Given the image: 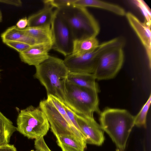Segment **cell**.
<instances>
[{"label":"cell","mask_w":151,"mask_h":151,"mask_svg":"<svg viewBox=\"0 0 151 151\" xmlns=\"http://www.w3.org/2000/svg\"><path fill=\"white\" fill-rule=\"evenodd\" d=\"M17 128L0 111V145L9 143Z\"/></svg>","instance_id":"ffe728a7"},{"label":"cell","mask_w":151,"mask_h":151,"mask_svg":"<svg viewBox=\"0 0 151 151\" xmlns=\"http://www.w3.org/2000/svg\"><path fill=\"white\" fill-rule=\"evenodd\" d=\"M70 29L75 40L95 37L99 34V23L86 7L71 6L57 9Z\"/></svg>","instance_id":"3957f363"},{"label":"cell","mask_w":151,"mask_h":151,"mask_svg":"<svg viewBox=\"0 0 151 151\" xmlns=\"http://www.w3.org/2000/svg\"><path fill=\"white\" fill-rule=\"evenodd\" d=\"M76 0H45L42 1L44 4L50 5L59 9L73 5Z\"/></svg>","instance_id":"cb8c5ba5"},{"label":"cell","mask_w":151,"mask_h":151,"mask_svg":"<svg viewBox=\"0 0 151 151\" xmlns=\"http://www.w3.org/2000/svg\"><path fill=\"white\" fill-rule=\"evenodd\" d=\"M34 146L36 151H51L46 143L44 137L35 139Z\"/></svg>","instance_id":"484cf974"},{"label":"cell","mask_w":151,"mask_h":151,"mask_svg":"<svg viewBox=\"0 0 151 151\" xmlns=\"http://www.w3.org/2000/svg\"><path fill=\"white\" fill-rule=\"evenodd\" d=\"M93 74L76 73L68 71L67 81L75 86L94 91L98 93L100 90Z\"/></svg>","instance_id":"4fadbf2b"},{"label":"cell","mask_w":151,"mask_h":151,"mask_svg":"<svg viewBox=\"0 0 151 151\" xmlns=\"http://www.w3.org/2000/svg\"><path fill=\"white\" fill-rule=\"evenodd\" d=\"M124 60L123 48H115L108 51L99 58L93 74L98 80L112 79L121 69Z\"/></svg>","instance_id":"52a82bcc"},{"label":"cell","mask_w":151,"mask_h":151,"mask_svg":"<svg viewBox=\"0 0 151 151\" xmlns=\"http://www.w3.org/2000/svg\"><path fill=\"white\" fill-rule=\"evenodd\" d=\"M35 67L34 76L44 87L47 95L55 96L64 103L68 70L63 60L50 55L47 60Z\"/></svg>","instance_id":"7a4b0ae2"},{"label":"cell","mask_w":151,"mask_h":151,"mask_svg":"<svg viewBox=\"0 0 151 151\" xmlns=\"http://www.w3.org/2000/svg\"><path fill=\"white\" fill-rule=\"evenodd\" d=\"M53 43H39L32 45L25 51L19 53L21 61L30 65L37 66L49 57Z\"/></svg>","instance_id":"7c38bea8"},{"label":"cell","mask_w":151,"mask_h":151,"mask_svg":"<svg viewBox=\"0 0 151 151\" xmlns=\"http://www.w3.org/2000/svg\"><path fill=\"white\" fill-rule=\"evenodd\" d=\"M53 8L50 5L44 4V7L42 9L28 17L27 27H37L51 25L54 12Z\"/></svg>","instance_id":"5bb4252c"},{"label":"cell","mask_w":151,"mask_h":151,"mask_svg":"<svg viewBox=\"0 0 151 151\" xmlns=\"http://www.w3.org/2000/svg\"><path fill=\"white\" fill-rule=\"evenodd\" d=\"M1 37L3 42L9 41H16L31 45L40 43L35 39L24 33L16 25L8 28L1 34Z\"/></svg>","instance_id":"e0dca14e"},{"label":"cell","mask_w":151,"mask_h":151,"mask_svg":"<svg viewBox=\"0 0 151 151\" xmlns=\"http://www.w3.org/2000/svg\"><path fill=\"white\" fill-rule=\"evenodd\" d=\"M47 99L52 104L65 119L71 127L75 135L79 138H82L81 134L75 128L67 116L63 106V102L58 98L50 95H47Z\"/></svg>","instance_id":"44dd1931"},{"label":"cell","mask_w":151,"mask_h":151,"mask_svg":"<svg viewBox=\"0 0 151 151\" xmlns=\"http://www.w3.org/2000/svg\"><path fill=\"white\" fill-rule=\"evenodd\" d=\"M151 101V95L146 103L144 105L139 112L134 116V125L138 127L146 126V118Z\"/></svg>","instance_id":"7402d4cb"},{"label":"cell","mask_w":151,"mask_h":151,"mask_svg":"<svg viewBox=\"0 0 151 151\" xmlns=\"http://www.w3.org/2000/svg\"><path fill=\"white\" fill-rule=\"evenodd\" d=\"M3 43L7 46L14 49L19 53L25 51L32 46L26 43L16 41H9Z\"/></svg>","instance_id":"d4e9b609"},{"label":"cell","mask_w":151,"mask_h":151,"mask_svg":"<svg viewBox=\"0 0 151 151\" xmlns=\"http://www.w3.org/2000/svg\"><path fill=\"white\" fill-rule=\"evenodd\" d=\"M28 19L26 17L20 19L17 22L16 26L20 29H23L27 26Z\"/></svg>","instance_id":"f1b7e54d"},{"label":"cell","mask_w":151,"mask_h":151,"mask_svg":"<svg viewBox=\"0 0 151 151\" xmlns=\"http://www.w3.org/2000/svg\"><path fill=\"white\" fill-rule=\"evenodd\" d=\"M98 93L94 91L73 85L67 80L64 103L76 114L94 119V113L99 114L101 112Z\"/></svg>","instance_id":"277c9868"},{"label":"cell","mask_w":151,"mask_h":151,"mask_svg":"<svg viewBox=\"0 0 151 151\" xmlns=\"http://www.w3.org/2000/svg\"><path fill=\"white\" fill-rule=\"evenodd\" d=\"M21 29L24 33L35 39L39 43L53 42L50 25L37 27H27Z\"/></svg>","instance_id":"ac0fdd59"},{"label":"cell","mask_w":151,"mask_h":151,"mask_svg":"<svg viewBox=\"0 0 151 151\" xmlns=\"http://www.w3.org/2000/svg\"><path fill=\"white\" fill-rule=\"evenodd\" d=\"M17 130L29 139L44 137L50 125L43 111L39 108L30 106L21 110L17 119Z\"/></svg>","instance_id":"5b68a950"},{"label":"cell","mask_w":151,"mask_h":151,"mask_svg":"<svg viewBox=\"0 0 151 151\" xmlns=\"http://www.w3.org/2000/svg\"><path fill=\"white\" fill-rule=\"evenodd\" d=\"M0 3L17 7L21 6L22 4L20 0H0Z\"/></svg>","instance_id":"83f0119b"},{"label":"cell","mask_w":151,"mask_h":151,"mask_svg":"<svg viewBox=\"0 0 151 151\" xmlns=\"http://www.w3.org/2000/svg\"><path fill=\"white\" fill-rule=\"evenodd\" d=\"M132 3L140 10L145 17V20L147 23L151 26V10L143 0H134L131 1Z\"/></svg>","instance_id":"603a6c76"},{"label":"cell","mask_w":151,"mask_h":151,"mask_svg":"<svg viewBox=\"0 0 151 151\" xmlns=\"http://www.w3.org/2000/svg\"><path fill=\"white\" fill-rule=\"evenodd\" d=\"M0 151H17L16 148L13 145L9 143L0 145Z\"/></svg>","instance_id":"f546056e"},{"label":"cell","mask_w":151,"mask_h":151,"mask_svg":"<svg viewBox=\"0 0 151 151\" xmlns=\"http://www.w3.org/2000/svg\"><path fill=\"white\" fill-rule=\"evenodd\" d=\"M51 28L53 38L52 49L65 57L71 54L74 39L68 25L56 9L54 12Z\"/></svg>","instance_id":"8992f818"},{"label":"cell","mask_w":151,"mask_h":151,"mask_svg":"<svg viewBox=\"0 0 151 151\" xmlns=\"http://www.w3.org/2000/svg\"><path fill=\"white\" fill-rule=\"evenodd\" d=\"M125 16L131 27L134 31L143 46L148 59L149 68L151 63V26L144 21L141 22L132 13L128 12Z\"/></svg>","instance_id":"8fae6325"},{"label":"cell","mask_w":151,"mask_h":151,"mask_svg":"<svg viewBox=\"0 0 151 151\" xmlns=\"http://www.w3.org/2000/svg\"><path fill=\"white\" fill-rule=\"evenodd\" d=\"M100 115V126L116 145V151H124L134 125V116L125 109L106 107Z\"/></svg>","instance_id":"6da1fadb"},{"label":"cell","mask_w":151,"mask_h":151,"mask_svg":"<svg viewBox=\"0 0 151 151\" xmlns=\"http://www.w3.org/2000/svg\"><path fill=\"white\" fill-rule=\"evenodd\" d=\"M77 123L86 143L98 146L104 140L103 130L94 119H89L75 113Z\"/></svg>","instance_id":"30bf717a"},{"label":"cell","mask_w":151,"mask_h":151,"mask_svg":"<svg viewBox=\"0 0 151 151\" xmlns=\"http://www.w3.org/2000/svg\"><path fill=\"white\" fill-rule=\"evenodd\" d=\"M3 16L2 12L0 9V23L2 22V20Z\"/></svg>","instance_id":"4dcf8cb0"},{"label":"cell","mask_w":151,"mask_h":151,"mask_svg":"<svg viewBox=\"0 0 151 151\" xmlns=\"http://www.w3.org/2000/svg\"><path fill=\"white\" fill-rule=\"evenodd\" d=\"M73 5L86 7H91L99 8L112 12L118 15L125 16L124 9L115 4L98 0H76Z\"/></svg>","instance_id":"2e32d148"},{"label":"cell","mask_w":151,"mask_h":151,"mask_svg":"<svg viewBox=\"0 0 151 151\" xmlns=\"http://www.w3.org/2000/svg\"><path fill=\"white\" fill-rule=\"evenodd\" d=\"M99 44L98 40L95 37L75 40L72 54L78 55L84 54L93 50Z\"/></svg>","instance_id":"d6986e66"},{"label":"cell","mask_w":151,"mask_h":151,"mask_svg":"<svg viewBox=\"0 0 151 151\" xmlns=\"http://www.w3.org/2000/svg\"><path fill=\"white\" fill-rule=\"evenodd\" d=\"M57 142L62 151H84L86 143L74 135H56Z\"/></svg>","instance_id":"9a60e30c"},{"label":"cell","mask_w":151,"mask_h":151,"mask_svg":"<svg viewBox=\"0 0 151 151\" xmlns=\"http://www.w3.org/2000/svg\"><path fill=\"white\" fill-rule=\"evenodd\" d=\"M63 106L66 112L67 115L70 121L75 128L81 134L80 129L78 127L76 121L75 116V113L68 107L64 103H63Z\"/></svg>","instance_id":"4316f807"},{"label":"cell","mask_w":151,"mask_h":151,"mask_svg":"<svg viewBox=\"0 0 151 151\" xmlns=\"http://www.w3.org/2000/svg\"><path fill=\"white\" fill-rule=\"evenodd\" d=\"M106 50V46L100 44L84 54L78 55L71 54L65 57L64 63L70 72L93 74L99 58Z\"/></svg>","instance_id":"ba28073f"},{"label":"cell","mask_w":151,"mask_h":151,"mask_svg":"<svg viewBox=\"0 0 151 151\" xmlns=\"http://www.w3.org/2000/svg\"><path fill=\"white\" fill-rule=\"evenodd\" d=\"M39 108L45 114L51 131L55 136L67 134L76 136L68 123L50 102L47 99L41 101Z\"/></svg>","instance_id":"9c48e42d"}]
</instances>
